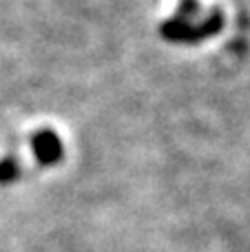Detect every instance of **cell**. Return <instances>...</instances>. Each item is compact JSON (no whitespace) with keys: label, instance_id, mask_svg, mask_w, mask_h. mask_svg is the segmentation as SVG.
<instances>
[{"label":"cell","instance_id":"1","mask_svg":"<svg viewBox=\"0 0 250 252\" xmlns=\"http://www.w3.org/2000/svg\"><path fill=\"white\" fill-rule=\"evenodd\" d=\"M31 144H33V155L38 157V161L44 166L53 164V161H58L62 157V144L51 130L38 133L31 139Z\"/></svg>","mask_w":250,"mask_h":252}]
</instances>
